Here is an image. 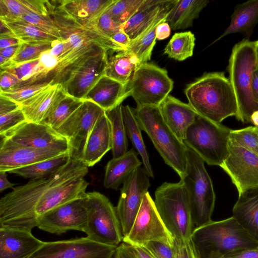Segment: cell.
Listing matches in <instances>:
<instances>
[{
	"instance_id": "1",
	"label": "cell",
	"mask_w": 258,
	"mask_h": 258,
	"mask_svg": "<svg viewBox=\"0 0 258 258\" xmlns=\"http://www.w3.org/2000/svg\"><path fill=\"white\" fill-rule=\"evenodd\" d=\"M88 172L82 160L71 157L56 172L13 188L0 199V228L31 231L49 211L85 196Z\"/></svg>"
},
{
	"instance_id": "2",
	"label": "cell",
	"mask_w": 258,
	"mask_h": 258,
	"mask_svg": "<svg viewBox=\"0 0 258 258\" xmlns=\"http://www.w3.org/2000/svg\"><path fill=\"white\" fill-rule=\"evenodd\" d=\"M188 104L197 114L217 123L238 113L234 90L224 72L206 73L184 89Z\"/></svg>"
},
{
	"instance_id": "3",
	"label": "cell",
	"mask_w": 258,
	"mask_h": 258,
	"mask_svg": "<svg viewBox=\"0 0 258 258\" xmlns=\"http://www.w3.org/2000/svg\"><path fill=\"white\" fill-rule=\"evenodd\" d=\"M190 240L199 258L212 253L223 256L239 249L258 248V241L233 216L195 227Z\"/></svg>"
},
{
	"instance_id": "4",
	"label": "cell",
	"mask_w": 258,
	"mask_h": 258,
	"mask_svg": "<svg viewBox=\"0 0 258 258\" xmlns=\"http://www.w3.org/2000/svg\"><path fill=\"white\" fill-rule=\"evenodd\" d=\"M133 110L142 130L148 135L165 163L181 178L186 168V147L166 124L159 107L137 106Z\"/></svg>"
},
{
	"instance_id": "5",
	"label": "cell",
	"mask_w": 258,
	"mask_h": 258,
	"mask_svg": "<svg viewBox=\"0 0 258 258\" xmlns=\"http://www.w3.org/2000/svg\"><path fill=\"white\" fill-rule=\"evenodd\" d=\"M256 41L245 39L233 47L229 59V80L235 93L238 105L236 118L243 123H250L252 113L258 110L253 99L251 83L253 72L257 66Z\"/></svg>"
},
{
	"instance_id": "6",
	"label": "cell",
	"mask_w": 258,
	"mask_h": 258,
	"mask_svg": "<svg viewBox=\"0 0 258 258\" xmlns=\"http://www.w3.org/2000/svg\"><path fill=\"white\" fill-rule=\"evenodd\" d=\"M186 156V168L180 181L187 195L193 223L197 227L212 220L216 195L203 160L187 147Z\"/></svg>"
},
{
	"instance_id": "7",
	"label": "cell",
	"mask_w": 258,
	"mask_h": 258,
	"mask_svg": "<svg viewBox=\"0 0 258 258\" xmlns=\"http://www.w3.org/2000/svg\"><path fill=\"white\" fill-rule=\"evenodd\" d=\"M154 203L175 241L180 243L190 240L195 226L187 195L182 182H163L155 191Z\"/></svg>"
},
{
	"instance_id": "8",
	"label": "cell",
	"mask_w": 258,
	"mask_h": 258,
	"mask_svg": "<svg viewBox=\"0 0 258 258\" xmlns=\"http://www.w3.org/2000/svg\"><path fill=\"white\" fill-rule=\"evenodd\" d=\"M231 130L197 114L183 143L207 164L220 166L228 153Z\"/></svg>"
},
{
	"instance_id": "9",
	"label": "cell",
	"mask_w": 258,
	"mask_h": 258,
	"mask_svg": "<svg viewBox=\"0 0 258 258\" xmlns=\"http://www.w3.org/2000/svg\"><path fill=\"white\" fill-rule=\"evenodd\" d=\"M85 205L87 222L84 232L89 239L115 246L122 242L123 235L116 208L106 196L97 191L86 192Z\"/></svg>"
},
{
	"instance_id": "10",
	"label": "cell",
	"mask_w": 258,
	"mask_h": 258,
	"mask_svg": "<svg viewBox=\"0 0 258 258\" xmlns=\"http://www.w3.org/2000/svg\"><path fill=\"white\" fill-rule=\"evenodd\" d=\"M173 81L166 70L152 63L140 64L127 85L137 106H159L169 95Z\"/></svg>"
},
{
	"instance_id": "11",
	"label": "cell",
	"mask_w": 258,
	"mask_h": 258,
	"mask_svg": "<svg viewBox=\"0 0 258 258\" xmlns=\"http://www.w3.org/2000/svg\"><path fill=\"white\" fill-rule=\"evenodd\" d=\"M151 241H160L170 246L175 244L173 236L166 228L154 201L148 192L143 199L130 231L123 237L122 242L132 246H144Z\"/></svg>"
},
{
	"instance_id": "12",
	"label": "cell",
	"mask_w": 258,
	"mask_h": 258,
	"mask_svg": "<svg viewBox=\"0 0 258 258\" xmlns=\"http://www.w3.org/2000/svg\"><path fill=\"white\" fill-rule=\"evenodd\" d=\"M105 112L94 102L84 100L83 103L56 130L67 139L71 158L82 161L90 133Z\"/></svg>"
},
{
	"instance_id": "13",
	"label": "cell",
	"mask_w": 258,
	"mask_h": 258,
	"mask_svg": "<svg viewBox=\"0 0 258 258\" xmlns=\"http://www.w3.org/2000/svg\"><path fill=\"white\" fill-rule=\"evenodd\" d=\"M220 167L231 178L238 195L258 188V156L230 138L228 155Z\"/></svg>"
},
{
	"instance_id": "14",
	"label": "cell",
	"mask_w": 258,
	"mask_h": 258,
	"mask_svg": "<svg viewBox=\"0 0 258 258\" xmlns=\"http://www.w3.org/2000/svg\"><path fill=\"white\" fill-rule=\"evenodd\" d=\"M150 186L144 168L134 171L124 181L116 208L123 237L131 230L145 195Z\"/></svg>"
},
{
	"instance_id": "15",
	"label": "cell",
	"mask_w": 258,
	"mask_h": 258,
	"mask_svg": "<svg viewBox=\"0 0 258 258\" xmlns=\"http://www.w3.org/2000/svg\"><path fill=\"white\" fill-rule=\"evenodd\" d=\"M116 247L81 237L45 242L29 258H112Z\"/></svg>"
},
{
	"instance_id": "16",
	"label": "cell",
	"mask_w": 258,
	"mask_h": 258,
	"mask_svg": "<svg viewBox=\"0 0 258 258\" xmlns=\"http://www.w3.org/2000/svg\"><path fill=\"white\" fill-rule=\"evenodd\" d=\"M106 52L99 48L88 54L75 66L61 84L68 95L83 100L89 91L105 75Z\"/></svg>"
},
{
	"instance_id": "17",
	"label": "cell",
	"mask_w": 258,
	"mask_h": 258,
	"mask_svg": "<svg viewBox=\"0 0 258 258\" xmlns=\"http://www.w3.org/2000/svg\"><path fill=\"white\" fill-rule=\"evenodd\" d=\"M0 137L28 147L69 153L70 147L67 139L54 129L43 123L26 121Z\"/></svg>"
},
{
	"instance_id": "18",
	"label": "cell",
	"mask_w": 258,
	"mask_h": 258,
	"mask_svg": "<svg viewBox=\"0 0 258 258\" xmlns=\"http://www.w3.org/2000/svg\"><path fill=\"white\" fill-rule=\"evenodd\" d=\"M85 196L49 211L40 219L37 227L43 231L56 234H61L69 230L84 232L87 222Z\"/></svg>"
},
{
	"instance_id": "19",
	"label": "cell",
	"mask_w": 258,
	"mask_h": 258,
	"mask_svg": "<svg viewBox=\"0 0 258 258\" xmlns=\"http://www.w3.org/2000/svg\"><path fill=\"white\" fill-rule=\"evenodd\" d=\"M63 154L64 153L28 147L1 137L0 171L9 172Z\"/></svg>"
},
{
	"instance_id": "20",
	"label": "cell",
	"mask_w": 258,
	"mask_h": 258,
	"mask_svg": "<svg viewBox=\"0 0 258 258\" xmlns=\"http://www.w3.org/2000/svg\"><path fill=\"white\" fill-rule=\"evenodd\" d=\"M175 0H144L121 29L133 41L157 21L167 17Z\"/></svg>"
},
{
	"instance_id": "21",
	"label": "cell",
	"mask_w": 258,
	"mask_h": 258,
	"mask_svg": "<svg viewBox=\"0 0 258 258\" xmlns=\"http://www.w3.org/2000/svg\"><path fill=\"white\" fill-rule=\"evenodd\" d=\"M67 95L61 85H50L21 104V109L28 122L41 123Z\"/></svg>"
},
{
	"instance_id": "22",
	"label": "cell",
	"mask_w": 258,
	"mask_h": 258,
	"mask_svg": "<svg viewBox=\"0 0 258 258\" xmlns=\"http://www.w3.org/2000/svg\"><path fill=\"white\" fill-rule=\"evenodd\" d=\"M44 243L31 231L0 228V258H29Z\"/></svg>"
},
{
	"instance_id": "23",
	"label": "cell",
	"mask_w": 258,
	"mask_h": 258,
	"mask_svg": "<svg viewBox=\"0 0 258 258\" xmlns=\"http://www.w3.org/2000/svg\"><path fill=\"white\" fill-rule=\"evenodd\" d=\"M163 119L173 133L183 142L197 112L188 103L168 95L159 106Z\"/></svg>"
},
{
	"instance_id": "24",
	"label": "cell",
	"mask_w": 258,
	"mask_h": 258,
	"mask_svg": "<svg viewBox=\"0 0 258 258\" xmlns=\"http://www.w3.org/2000/svg\"><path fill=\"white\" fill-rule=\"evenodd\" d=\"M111 148L110 123L105 112L97 120L90 133L82 161L88 167L93 166Z\"/></svg>"
},
{
	"instance_id": "25",
	"label": "cell",
	"mask_w": 258,
	"mask_h": 258,
	"mask_svg": "<svg viewBox=\"0 0 258 258\" xmlns=\"http://www.w3.org/2000/svg\"><path fill=\"white\" fill-rule=\"evenodd\" d=\"M130 96L127 85L104 75L89 91L83 100L91 101L107 111L121 104Z\"/></svg>"
},
{
	"instance_id": "26",
	"label": "cell",
	"mask_w": 258,
	"mask_h": 258,
	"mask_svg": "<svg viewBox=\"0 0 258 258\" xmlns=\"http://www.w3.org/2000/svg\"><path fill=\"white\" fill-rule=\"evenodd\" d=\"M232 214L238 223L258 241V188L238 195Z\"/></svg>"
},
{
	"instance_id": "27",
	"label": "cell",
	"mask_w": 258,
	"mask_h": 258,
	"mask_svg": "<svg viewBox=\"0 0 258 258\" xmlns=\"http://www.w3.org/2000/svg\"><path fill=\"white\" fill-rule=\"evenodd\" d=\"M116 0H59L61 8L84 27L97 19Z\"/></svg>"
},
{
	"instance_id": "28",
	"label": "cell",
	"mask_w": 258,
	"mask_h": 258,
	"mask_svg": "<svg viewBox=\"0 0 258 258\" xmlns=\"http://www.w3.org/2000/svg\"><path fill=\"white\" fill-rule=\"evenodd\" d=\"M142 163L134 149L119 157L113 158L105 167L104 186L106 188L118 189L119 185L134 171L140 167Z\"/></svg>"
},
{
	"instance_id": "29",
	"label": "cell",
	"mask_w": 258,
	"mask_h": 258,
	"mask_svg": "<svg viewBox=\"0 0 258 258\" xmlns=\"http://www.w3.org/2000/svg\"><path fill=\"white\" fill-rule=\"evenodd\" d=\"M257 23L258 0H249L237 5L231 15L229 26L215 42L224 36L236 33H243L249 36Z\"/></svg>"
},
{
	"instance_id": "30",
	"label": "cell",
	"mask_w": 258,
	"mask_h": 258,
	"mask_svg": "<svg viewBox=\"0 0 258 258\" xmlns=\"http://www.w3.org/2000/svg\"><path fill=\"white\" fill-rule=\"evenodd\" d=\"M209 2L207 0H175L166 22L173 30L190 27Z\"/></svg>"
},
{
	"instance_id": "31",
	"label": "cell",
	"mask_w": 258,
	"mask_h": 258,
	"mask_svg": "<svg viewBox=\"0 0 258 258\" xmlns=\"http://www.w3.org/2000/svg\"><path fill=\"white\" fill-rule=\"evenodd\" d=\"M115 52L110 54L106 51L105 75L127 85L140 64L137 57L126 50Z\"/></svg>"
},
{
	"instance_id": "32",
	"label": "cell",
	"mask_w": 258,
	"mask_h": 258,
	"mask_svg": "<svg viewBox=\"0 0 258 258\" xmlns=\"http://www.w3.org/2000/svg\"><path fill=\"white\" fill-rule=\"evenodd\" d=\"M30 13L48 14L47 1L0 0V19L12 22Z\"/></svg>"
},
{
	"instance_id": "33",
	"label": "cell",
	"mask_w": 258,
	"mask_h": 258,
	"mask_svg": "<svg viewBox=\"0 0 258 258\" xmlns=\"http://www.w3.org/2000/svg\"><path fill=\"white\" fill-rule=\"evenodd\" d=\"M121 112L126 135L141 156L144 168L148 175L149 177H154L148 152L142 136V130L136 119L133 108L128 105H122Z\"/></svg>"
},
{
	"instance_id": "34",
	"label": "cell",
	"mask_w": 258,
	"mask_h": 258,
	"mask_svg": "<svg viewBox=\"0 0 258 258\" xmlns=\"http://www.w3.org/2000/svg\"><path fill=\"white\" fill-rule=\"evenodd\" d=\"M70 158L69 153H67L53 158L13 169L9 173L30 179L40 178L59 170L68 163Z\"/></svg>"
},
{
	"instance_id": "35",
	"label": "cell",
	"mask_w": 258,
	"mask_h": 258,
	"mask_svg": "<svg viewBox=\"0 0 258 258\" xmlns=\"http://www.w3.org/2000/svg\"><path fill=\"white\" fill-rule=\"evenodd\" d=\"M121 106V104L105 111L110 123L113 158L119 157L127 152L128 142L122 115Z\"/></svg>"
},
{
	"instance_id": "36",
	"label": "cell",
	"mask_w": 258,
	"mask_h": 258,
	"mask_svg": "<svg viewBox=\"0 0 258 258\" xmlns=\"http://www.w3.org/2000/svg\"><path fill=\"white\" fill-rule=\"evenodd\" d=\"M3 21L22 42H55L59 40L55 37L28 22L22 21Z\"/></svg>"
},
{
	"instance_id": "37",
	"label": "cell",
	"mask_w": 258,
	"mask_h": 258,
	"mask_svg": "<svg viewBox=\"0 0 258 258\" xmlns=\"http://www.w3.org/2000/svg\"><path fill=\"white\" fill-rule=\"evenodd\" d=\"M166 18L159 20L132 41L126 51L135 55L140 64L148 62L151 59L153 47L156 43V31L157 26L166 22Z\"/></svg>"
},
{
	"instance_id": "38",
	"label": "cell",
	"mask_w": 258,
	"mask_h": 258,
	"mask_svg": "<svg viewBox=\"0 0 258 258\" xmlns=\"http://www.w3.org/2000/svg\"><path fill=\"white\" fill-rule=\"evenodd\" d=\"M195 37L190 31L175 33L164 49V53L178 61L192 56Z\"/></svg>"
},
{
	"instance_id": "39",
	"label": "cell",
	"mask_w": 258,
	"mask_h": 258,
	"mask_svg": "<svg viewBox=\"0 0 258 258\" xmlns=\"http://www.w3.org/2000/svg\"><path fill=\"white\" fill-rule=\"evenodd\" d=\"M84 102V100L67 95L56 108L41 123L56 130Z\"/></svg>"
},
{
	"instance_id": "40",
	"label": "cell",
	"mask_w": 258,
	"mask_h": 258,
	"mask_svg": "<svg viewBox=\"0 0 258 258\" xmlns=\"http://www.w3.org/2000/svg\"><path fill=\"white\" fill-rule=\"evenodd\" d=\"M144 1L116 0L108 11L113 20L121 26L138 11Z\"/></svg>"
},
{
	"instance_id": "41",
	"label": "cell",
	"mask_w": 258,
	"mask_h": 258,
	"mask_svg": "<svg viewBox=\"0 0 258 258\" xmlns=\"http://www.w3.org/2000/svg\"><path fill=\"white\" fill-rule=\"evenodd\" d=\"M54 43H25L22 42L19 44L16 54L11 59L15 64L37 59L43 52L50 50Z\"/></svg>"
},
{
	"instance_id": "42",
	"label": "cell",
	"mask_w": 258,
	"mask_h": 258,
	"mask_svg": "<svg viewBox=\"0 0 258 258\" xmlns=\"http://www.w3.org/2000/svg\"><path fill=\"white\" fill-rule=\"evenodd\" d=\"M230 139L258 156V127L253 125L231 130Z\"/></svg>"
},
{
	"instance_id": "43",
	"label": "cell",
	"mask_w": 258,
	"mask_h": 258,
	"mask_svg": "<svg viewBox=\"0 0 258 258\" xmlns=\"http://www.w3.org/2000/svg\"><path fill=\"white\" fill-rule=\"evenodd\" d=\"M30 23L46 33L55 37L59 40H62L60 32L48 14L30 13L15 20Z\"/></svg>"
},
{
	"instance_id": "44",
	"label": "cell",
	"mask_w": 258,
	"mask_h": 258,
	"mask_svg": "<svg viewBox=\"0 0 258 258\" xmlns=\"http://www.w3.org/2000/svg\"><path fill=\"white\" fill-rule=\"evenodd\" d=\"M50 85L51 84L44 82L15 87L6 91L0 92V95L20 105Z\"/></svg>"
},
{
	"instance_id": "45",
	"label": "cell",
	"mask_w": 258,
	"mask_h": 258,
	"mask_svg": "<svg viewBox=\"0 0 258 258\" xmlns=\"http://www.w3.org/2000/svg\"><path fill=\"white\" fill-rule=\"evenodd\" d=\"M26 121V117L21 108L0 115V136L6 134Z\"/></svg>"
},
{
	"instance_id": "46",
	"label": "cell",
	"mask_w": 258,
	"mask_h": 258,
	"mask_svg": "<svg viewBox=\"0 0 258 258\" xmlns=\"http://www.w3.org/2000/svg\"><path fill=\"white\" fill-rule=\"evenodd\" d=\"M155 258H178L176 244L170 246L166 243L151 241L144 246Z\"/></svg>"
},
{
	"instance_id": "47",
	"label": "cell",
	"mask_w": 258,
	"mask_h": 258,
	"mask_svg": "<svg viewBox=\"0 0 258 258\" xmlns=\"http://www.w3.org/2000/svg\"><path fill=\"white\" fill-rule=\"evenodd\" d=\"M95 22L100 31L110 38L121 29V26L113 20L108 10L96 19Z\"/></svg>"
},
{
	"instance_id": "48",
	"label": "cell",
	"mask_w": 258,
	"mask_h": 258,
	"mask_svg": "<svg viewBox=\"0 0 258 258\" xmlns=\"http://www.w3.org/2000/svg\"><path fill=\"white\" fill-rule=\"evenodd\" d=\"M20 81L12 74L6 72L1 71L0 92L6 91L17 87Z\"/></svg>"
},
{
	"instance_id": "49",
	"label": "cell",
	"mask_w": 258,
	"mask_h": 258,
	"mask_svg": "<svg viewBox=\"0 0 258 258\" xmlns=\"http://www.w3.org/2000/svg\"><path fill=\"white\" fill-rule=\"evenodd\" d=\"M176 244L180 258H199L190 240L177 243Z\"/></svg>"
},
{
	"instance_id": "50",
	"label": "cell",
	"mask_w": 258,
	"mask_h": 258,
	"mask_svg": "<svg viewBox=\"0 0 258 258\" xmlns=\"http://www.w3.org/2000/svg\"><path fill=\"white\" fill-rule=\"evenodd\" d=\"M222 258H258V248L233 251L222 256Z\"/></svg>"
},
{
	"instance_id": "51",
	"label": "cell",
	"mask_w": 258,
	"mask_h": 258,
	"mask_svg": "<svg viewBox=\"0 0 258 258\" xmlns=\"http://www.w3.org/2000/svg\"><path fill=\"white\" fill-rule=\"evenodd\" d=\"M114 255V258H138L133 247L124 242L116 247Z\"/></svg>"
},
{
	"instance_id": "52",
	"label": "cell",
	"mask_w": 258,
	"mask_h": 258,
	"mask_svg": "<svg viewBox=\"0 0 258 258\" xmlns=\"http://www.w3.org/2000/svg\"><path fill=\"white\" fill-rule=\"evenodd\" d=\"M21 108V105L14 101L0 95V115L5 114Z\"/></svg>"
},
{
	"instance_id": "53",
	"label": "cell",
	"mask_w": 258,
	"mask_h": 258,
	"mask_svg": "<svg viewBox=\"0 0 258 258\" xmlns=\"http://www.w3.org/2000/svg\"><path fill=\"white\" fill-rule=\"evenodd\" d=\"M22 42L14 34H0V49L20 44Z\"/></svg>"
},
{
	"instance_id": "54",
	"label": "cell",
	"mask_w": 258,
	"mask_h": 258,
	"mask_svg": "<svg viewBox=\"0 0 258 258\" xmlns=\"http://www.w3.org/2000/svg\"><path fill=\"white\" fill-rule=\"evenodd\" d=\"M111 39L126 50L132 42L129 36L121 29L111 36Z\"/></svg>"
},
{
	"instance_id": "55",
	"label": "cell",
	"mask_w": 258,
	"mask_h": 258,
	"mask_svg": "<svg viewBox=\"0 0 258 258\" xmlns=\"http://www.w3.org/2000/svg\"><path fill=\"white\" fill-rule=\"evenodd\" d=\"M171 28L166 22L159 24L156 28V39L159 40H163L170 36Z\"/></svg>"
},
{
	"instance_id": "56",
	"label": "cell",
	"mask_w": 258,
	"mask_h": 258,
	"mask_svg": "<svg viewBox=\"0 0 258 258\" xmlns=\"http://www.w3.org/2000/svg\"><path fill=\"white\" fill-rule=\"evenodd\" d=\"M251 91L253 99L258 104V64L252 74Z\"/></svg>"
},
{
	"instance_id": "57",
	"label": "cell",
	"mask_w": 258,
	"mask_h": 258,
	"mask_svg": "<svg viewBox=\"0 0 258 258\" xmlns=\"http://www.w3.org/2000/svg\"><path fill=\"white\" fill-rule=\"evenodd\" d=\"M14 184L10 182L7 178L6 172L0 171V192H2L5 190L12 188Z\"/></svg>"
},
{
	"instance_id": "58",
	"label": "cell",
	"mask_w": 258,
	"mask_h": 258,
	"mask_svg": "<svg viewBox=\"0 0 258 258\" xmlns=\"http://www.w3.org/2000/svg\"><path fill=\"white\" fill-rule=\"evenodd\" d=\"M19 45H16L4 49H0V55L9 58H12L16 54Z\"/></svg>"
},
{
	"instance_id": "59",
	"label": "cell",
	"mask_w": 258,
	"mask_h": 258,
	"mask_svg": "<svg viewBox=\"0 0 258 258\" xmlns=\"http://www.w3.org/2000/svg\"><path fill=\"white\" fill-rule=\"evenodd\" d=\"M138 258H155L145 248L140 246H132Z\"/></svg>"
},
{
	"instance_id": "60",
	"label": "cell",
	"mask_w": 258,
	"mask_h": 258,
	"mask_svg": "<svg viewBox=\"0 0 258 258\" xmlns=\"http://www.w3.org/2000/svg\"><path fill=\"white\" fill-rule=\"evenodd\" d=\"M15 64L11 58L5 57L0 55L1 71H3L10 68Z\"/></svg>"
},
{
	"instance_id": "61",
	"label": "cell",
	"mask_w": 258,
	"mask_h": 258,
	"mask_svg": "<svg viewBox=\"0 0 258 258\" xmlns=\"http://www.w3.org/2000/svg\"><path fill=\"white\" fill-rule=\"evenodd\" d=\"M250 123L258 127V110L253 112L250 116Z\"/></svg>"
},
{
	"instance_id": "62",
	"label": "cell",
	"mask_w": 258,
	"mask_h": 258,
	"mask_svg": "<svg viewBox=\"0 0 258 258\" xmlns=\"http://www.w3.org/2000/svg\"><path fill=\"white\" fill-rule=\"evenodd\" d=\"M204 258H222V255L216 253H212Z\"/></svg>"
},
{
	"instance_id": "63",
	"label": "cell",
	"mask_w": 258,
	"mask_h": 258,
	"mask_svg": "<svg viewBox=\"0 0 258 258\" xmlns=\"http://www.w3.org/2000/svg\"><path fill=\"white\" fill-rule=\"evenodd\" d=\"M255 53H256L257 63L258 64V40H256V46H255Z\"/></svg>"
}]
</instances>
